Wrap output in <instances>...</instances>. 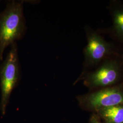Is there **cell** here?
Instances as JSON below:
<instances>
[{
	"label": "cell",
	"mask_w": 123,
	"mask_h": 123,
	"mask_svg": "<svg viewBox=\"0 0 123 123\" xmlns=\"http://www.w3.org/2000/svg\"><path fill=\"white\" fill-rule=\"evenodd\" d=\"M81 81L89 91L123 85V53L106 58L92 70L80 75L74 85Z\"/></svg>",
	"instance_id": "6da1fadb"
},
{
	"label": "cell",
	"mask_w": 123,
	"mask_h": 123,
	"mask_svg": "<svg viewBox=\"0 0 123 123\" xmlns=\"http://www.w3.org/2000/svg\"><path fill=\"white\" fill-rule=\"evenodd\" d=\"M23 2L12 1L0 12V60L5 49L22 39L26 31Z\"/></svg>",
	"instance_id": "7a4b0ae2"
},
{
	"label": "cell",
	"mask_w": 123,
	"mask_h": 123,
	"mask_svg": "<svg viewBox=\"0 0 123 123\" xmlns=\"http://www.w3.org/2000/svg\"><path fill=\"white\" fill-rule=\"evenodd\" d=\"M85 31L87 44L83 51V74L95 68L102 62L114 54L123 53L115 45L109 42L99 31L86 26Z\"/></svg>",
	"instance_id": "3957f363"
},
{
	"label": "cell",
	"mask_w": 123,
	"mask_h": 123,
	"mask_svg": "<svg viewBox=\"0 0 123 123\" xmlns=\"http://www.w3.org/2000/svg\"><path fill=\"white\" fill-rule=\"evenodd\" d=\"M20 73L18 46L15 43L11 45L6 57L0 66V109L2 115L6 113L12 92L20 79Z\"/></svg>",
	"instance_id": "277c9868"
},
{
	"label": "cell",
	"mask_w": 123,
	"mask_h": 123,
	"mask_svg": "<svg viewBox=\"0 0 123 123\" xmlns=\"http://www.w3.org/2000/svg\"><path fill=\"white\" fill-rule=\"evenodd\" d=\"M77 99L83 110L95 114L104 108L123 104V85L89 91Z\"/></svg>",
	"instance_id": "5b68a950"
},
{
	"label": "cell",
	"mask_w": 123,
	"mask_h": 123,
	"mask_svg": "<svg viewBox=\"0 0 123 123\" xmlns=\"http://www.w3.org/2000/svg\"><path fill=\"white\" fill-rule=\"evenodd\" d=\"M107 9L112 25L107 32L123 49V2L118 0H110Z\"/></svg>",
	"instance_id": "8992f818"
},
{
	"label": "cell",
	"mask_w": 123,
	"mask_h": 123,
	"mask_svg": "<svg viewBox=\"0 0 123 123\" xmlns=\"http://www.w3.org/2000/svg\"><path fill=\"white\" fill-rule=\"evenodd\" d=\"M95 114L105 123H123V104L104 108Z\"/></svg>",
	"instance_id": "52a82bcc"
},
{
	"label": "cell",
	"mask_w": 123,
	"mask_h": 123,
	"mask_svg": "<svg viewBox=\"0 0 123 123\" xmlns=\"http://www.w3.org/2000/svg\"><path fill=\"white\" fill-rule=\"evenodd\" d=\"M89 123H106L102 121L96 114H92L89 119Z\"/></svg>",
	"instance_id": "ba28073f"
}]
</instances>
